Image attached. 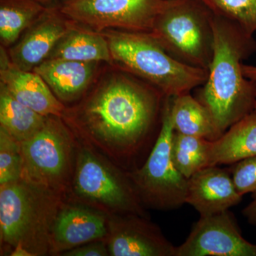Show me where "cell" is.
Wrapping results in <instances>:
<instances>
[{
    "mask_svg": "<svg viewBox=\"0 0 256 256\" xmlns=\"http://www.w3.org/2000/svg\"><path fill=\"white\" fill-rule=\"evenodd\" d=\"M165 96L129 77L119 76L96 90L76 117L82 137L114 159L140 151Z\"/></svg>",
    "mask_w": 256,
    "mask_h": 256,
    "instance_id": "cell-1",
    "label": "cell"
},
{
    "mask_svg": "<svg viewBox=\"0 0 256 256\" xmlns=\"http://www.w3.org/2000/svg\"><path fill=\"white\" fill-rule=\"evenodd\" d=\"M214 54L208 78L198 98L210 110L220 136L255 110L256 82L242 72V60L256 52V42L234 23L214 14Z\"/></svg>",
    "mask_w": 256,
    "mask_h": 256,
    "instance_id": "cell-2",
    "label": "cell"
},
{
    "mask_svg": "<svg viewBox=\"0 0 256 256\" xmlns=\"http://www.w3.org/2000/svg\"><path fill=\"white\" fill-rule=\"evenodd\" d=\"M63 197L23 180L0 185L1 248L12 256L50 254V236Z\"/></svg>",
    "mask_w": 256,
    "mask_h": 256,
    "instance_id": "cell-3",
    "label": "cell"
},
{
    "mask_svg": "<svg viewBox=\"0 0 256 256\" xmlns=\"http://www.w3.org/2000/svg\"><path fill=\"white\" fill-rule=\"evenodd\" d=\"M102 34L108 43L112 60L165 97L190 92L208 78V70L175 60L149 33L109 30Z\"/></svg>",
    "mask_w": 256,
    "mask_h": 256,
    "instance_id": "cell-4",
    "label": "cell"
},
{
    "mask_svg": "<svg viewBox=\"0 0 256 256\" xmlns=\"http://www.w3.org/2000/svg\"><path fill=\"white\" fill-rule=\"evenodd\" d=\"M213 18L200 0H165L149 34L175 60L208 70L214 54Z\"/></svg>",
    "mask_w": 256,
    "mask_h": 256,
    "instance_id": "cell-5",
    "label": "cell"
},
{
    "mask_svg": "<svg viewBox=\"0 0 256 256\" xmlns=\"http://www.w3.org/2000/svg\"><path fill=\"white\" fill-rule=\"evenodd\" d=\"M76 203L107 216L146 217L144 205L128 173H124L88 144L79 146L70 186Z\"/></svg>",
    "mask_w": 256,
    "mask_h": 256,
    "instance_id": "cell-6",
    "label": "cell"
},
{
    "mask_svg": "<svg viewBox=\"0 0 256 256\" xmlns=\"http://www.w3.org/2000/svg\"><path fill=\"white\" fill-rule=\"evenodd\" d=\"M20 144V180L63 197L72 184L77 144L60 118L48 116L38 132Z\"/></svg>",
    "mask_w": 256,
    "mask_h": 256,
    "instance_id": "cell-7",
    "label": "cell"
},
{
    "mask_svg": "<svg viewBox=\"0 0 256 256\" xmlns=\"http://www.w3.org/2000/svg\"><path fill=\"white\" fill-rule=\"evenodd\" d=\"M172 97H165L158 138L144 164L127 172L142 204L158 210H172L186 204L188 178L174 166L172 140Z\"/></svg>",
    "mask_w": 256,
    "mask_h": 256,
    "instance_id": "cell-8",
    "label": "cell"
},
{
    "mask_svg": "<svg viewBox=\"0 0 256 256\" xmlns=\"http://www.w3.org/2000/svg\"><path fill=\"white\" fill-rule=\"evenodd\" d=\"M165 0H64L60 12L99 32L104 30L150 33Z\"/></svg>",
    "mask_w": 256,
    "mask_h": 256,
    "instance_id": "cell-9",
    "label": "cell"
},
{
    "mask_svg": "<svg viewBox=\"0 0 256 256\" xmlns=\"http://www.w3.org/2000/svg\"><path fill=\"white\" fill-rule=\"evenodd\" d=\"M256 256V244L242 237L236 220L229 210L200 216L176 256Z\"/></svg>",
    "mask_w": 256,
    "mask_h": 256,
    "instance_id": "cell-10",
    "label": "cell"
},
{
    "mask_svg": "<svg viewBox=\"0 0 256 256\" xmlns=\"http://www.w3.org/2000/svg\"><path fill=\"white\" fill-rule=\"evenodd\" d=\"M108 216L106 242L112 256H176L174 246L159 227L136 214Z\"/></svg>",
    "mask_w": 256,
    "mask_h": 256,
    "instance_id": "cell-11",
    "label": "cell"
},
{
    "mask_svg": "<svg viewBox=\"0 0 256 256\" xmlns=\"http://www.w3.org/2000/svg\"><path fill=\"white\" fill-rule=\"evenodd\" d=\"M108 216L80 204H62L50 236V254H64L88 242L105 240Z\"/></svg>",
    "mask_w": 256,
    "mask_h": 256,
    "instance_id": "cell-12",
    "label": "cell"
},
{
    "mask_svg": "<svg viewBox=\"0 0 256 256\" xmlns=\"http://www.w3.org/2000/svg\"><path fill=\"white\" fill-rule=\"evenodd\" d=\"M72 22L60 9L47 8L10 48L8 55L12 63L21 70H33L48 58L60 38L74 28Z\"/></svg>",
    "mask_w": 256,
    "mask_h": 256,
    "instance_id": "cell-13",
    "label": "cell"
},
{
    "mask_svg": "<svg viewBox=\"0 0 256 256\" xmlns=\"http://www.w3.org/2000/svg\"><path fill=\"white\" fill-rule=\"evenodd\" d=\"M229 170L208 166L188 178L186 204L200 216H210L228 210L242 200Z\"/></svg>",
    "mask_w": 256,
    "mask_h": 256,
    "instance_id": "cell-14",
    "label": "cell"
},
{
    "mask_svg": "<svg viewBox=\"0 0 256 256\" xmlns=\"http://www.w3.org/2000/svg\"><path fill=\"white\" fill-rule=\"evenodd\" d=\"M0 54V82L15 99L46 117L64 116L65 107L38 74L16 68L2 46Z\"/></svg>",
    "mask_w": 256,
    "mask_h": 256,
    "instance_id": "cell-15",
    "label": "cell"
},
{
    "mask_svg": "<svg viewBox=\"0 0 256 256\" xmlns=\"http://www.w3.org/2000/svg\"><path fill=\"white\" fill-rule=\"evenodd\" d=\"M96 62L48 58L34 69L60 100L72 101L82 95L92 82Z\"/></svg>",
    "mask_w": 256,
    "mask_h": 256,
    "instance_id": "cell-16",
    "label": "cell"
},
{
    "mask_svg": "<svg viewBox=\"0 0 256 256\" xmlns=\"http://www.w3.org/2000/svg\"><path fill=\"white\" fill-rule=\"evenodd\" d=\"M256 156V111L229 128L216 140L210 141L208 166L232 164Z\"/></svg>",
    "mask_w": 256,
    "mask_h": 256,
    "instance_id": "cell-17",
    "label": "cell"
},
{
    "mask_svg": "<svg viewBox=\"0 0 256 256\" xmlns=\"http://www.w3.org/2000/svg\"><path fill=\"white\" fill-rule=\"evenodd\" d=\"M171 114L175 132L212 142L220 137L210 110L190 92L172 97Z\"/></svg>",
    "mask_w": 256,
    "mask_h": 256,
    "instance_id": "cell-18",
    "label": "cell"
},
{
    "mask_svg": "<svg viewBox=\"0 0 256 256\" xmlns=\"http://www.w3.org/2000/svg\"><path fill=\"white\" fill-rule=\"evenodd\" d=\"M48 58L96 63L112 60L108 43L102 33L76 28L60 38Z\"/></svg>",
    "mask_w": 256,
    "mask_h": 256,
    "instance_id": "cell-19",
    "label": "cell"
},
{
    "mask_svg": "<svg viewBox=\"0 0 256 256\" xmlns=\"http://www.w3.org/2000/svg\"><path fill=\"white\" fill-rule=\"evenodd\" d=\"M47 118L18 102L0 82V127L18 143L33 137L44 126Z\"/></svg>",
    "mask_w": 256,
    "mask_h": 256,
    "instance_id": "cell-20",
    "label": "cell"
},
{
    "mask_svg": "<svg viewBox=\"0 0 256 256\" xmlns=\"http://www.w3.org/2000/svg\"><path fill=\"white\" fill-rule=\"evenodd\" d=\"M46 9L36 0H0V38L3 46L14 44L20 34Z\"/></svg>",
    "mask_w": 256,
    "mask_h": 256,
    "instance_id": "cell-21",
    "label": "cell"
},
{
    "mask_svg": "<svg viewBox=\"0 0 256 256\" xmlns=\"http://www.w3.org/2000/svg\"><path fill=\"white\" fill-rule=\"evenodd\" d=\"M210 141L204 138L175 132L172 140V158L174 166L188 178L208 166Z\"/></svg>",
    "mask_w": 256,
    "mask_h": 256,
    "instance_id": "cell-22",
    "label": "cell"
},
{
    "mask_svg": "<svg viewBox=\"0 0 256 256\" xmlns=\"http://www.w3.org/2000/svg\"><path fill=\"white\" fill-rule=\"evenodd\" d=\"M215 16L228 20L248 34L256 32V0H200Z\"/></svg>",
    "mask_w": 256,
    "mask_h": 256,
    "instance_id": "cell-23",
    "label": "cell"
},
{
    "mask_svg": "<svg viewBox=\"0 0 256 256\" xmlns=\"http://www.w3.org/2000/svg\"><path fill=\"white\" fill-rule=\"evenodd\" d=\"M22 156L20 143L0 127V185L21 178Z\"/></svg>",
    "mask_w": 256,
    "mask_h": 256,
    "instance_id": "cell-24",
    "label": "cell"
},
{
    "mask_svg": "<svg viewBox=\"0 0 256 256\" xmlns=\"http://www.w3.org/2000/svg\"><path fill=\"white\" fill-rule=\"evenodd\" d=\"M228 170L239 194L256 193V156L239 160Z\"/></svg>",
    "mask_w": 256,
    "mask_h": 256,
    "instance_id": "cell-25",
    "label": "cell"
},
{
    "mask_svg": "<svg viewBox=\"0 0 256 256\" xmlns=\"http://www.w3.org/2000/svg\"><path fill=\"white\" fill-rule=\"evenodd\" d=\"M64 256H107L109 255L105 240H96L74 248L62 254Z\"/></svg>",
    "mask_w": 256,
    "mask_h": 256,
    "instance_id": "cell-26",
    "label": "cell"
},
{
    "mask_svg": "<svg viewBox=\"0 0 256 256\" xmlns=\"http://www.w3.org/2000/svg\"><path fill=\"white\" fill-rule=\"evenodd\" d=\"M252 201L242 210V214L248 222L256 226V193L252 194Z\"/></svg>",
    "mask_w": 256,
    "mask_h": 256,
    "instance_id": "cell-27",
    "label": "cell"
},
{
    "mask_svg": "<svg viewBox=\"0 0 256 256\" xmlns=\"http://www.w3.org/2000/svg\"><path fill=\"white\" fill-rule=\"evenodd\" d=\"M242 72L247 78L256 82V66L242 64Z\"/></svg>",
    "mask_w": 256,
    "mask_h": 256,
    "instance_id": "cell-28",
    "label": "cell"
},
{
    "mask_svg": "<svg viewBox=\"0 0 256 256\" xmlns=\"http://www.w3.org/2000/svg\"><path fill=\"white\" fill-rule=\"evenodd\" d=\"M36 1L38 2L42 3V4H45L52 2L57 1V0H36Z\"/></svg>",
    "mask_w": 256,
    "mask_h": 256,
    "instance_id": "cell-29",
    "label": "cell"
},
{
    "mask_svg": "<svg viewBox=\"0 0 256 256\" xmlns=\"http://www.w3.org/2000/svg\"><path fill=\"white\" fill-rule=\"evenodd\" d=\"M255 110L256 111V106H255Z\"/></svg>",
    "mask_w": 256,
    "mask_h": 256,
    "instance_id": "cell-30",
    "label": "cell"
}]
</instances>
